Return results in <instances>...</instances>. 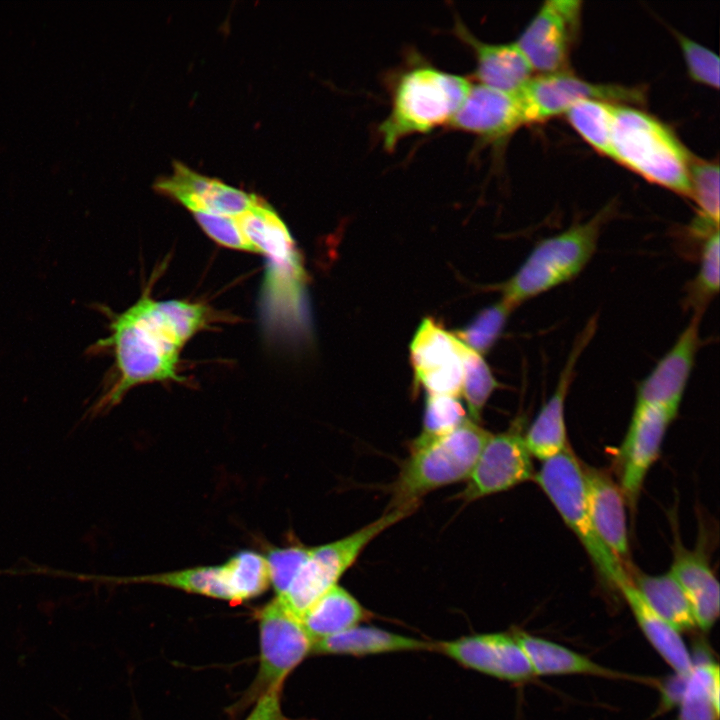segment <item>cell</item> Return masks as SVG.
Masks as SVG:
<instances>
[{
	"instance_id": "obj_38",
	"label": "cell",
	"mask_w": 720,
	"mask_h": 720,
	"mask_svg": "<svg viewBox=\"0 0 720 720\" xmlns=\"http://www.w3.org/2000/svg\"><path fill=\"white\" fill-rule=\"evenodd\" d=\"M281 691L282 686H277L262 695L245 720H303L289 718L283 713Z\"/></svg>"
},
{
	"instance_id": "obj_4",
	"label": "cell",
	"mask_w": 720,
	"mask_h": 720,
	"mask_svg": "<svg viewBox=\"0 0 720 720\" xmlns=\"http://www.w3.org/2000/svg\"><path fill=\"white\" fill-rule=\"evenodd\" d=\"M614 209L608 204L589 220L537 243L516 273L498 286L501 299L516 308L576 277L594 255Z\"/></svg>"
},
{
	"instance_id": "obj_33",
	"label": "cell",
	"mask_w": 720,
	"mask_h": 720,
	"mask_svg": "<svg viewBox=\"0 0 720 720\" xmlns=\"http://www.w3.org/2000/svg\"><path fill=\"white\" fill-rule=\"evenodd\" d=\"M719 243V229L704 238L698 273L688 288V303L694 309L693 314L703 315L707 304L718 293Z\"/></svg>"
},
{
	"instance_id": "obj_1",
	"label": "cell",
	"mask_w": 720,
	"mask_h": 720,
	"mask_svg": "<svg viewBox=\"0 0 720 720\" xmlns=\"http://www.w3.org/2000/svg\"><path fill=\"white\" fill-rule=\"evenodd\" d=\"M208 308L181 300L156 301L143 295L122 313L111 315L109 335L89 353L110 350L113 374L90 408L95 416L119 404L133 387L157 381H181L177 373L183 346L206 326Z\"/></svg>"
},
{
	"instance_id": "obj_31",
	"label": "cell",
	"mask_w": 720,
	"mask_h": 720,
	"mask_svg": "<svg viewBox=\"0 0 720 720\" xmlns=\"http://www.w3.org/2000/svg\"><path fill=\"white\" fill-rule=\"evenodd\" d=\"M463 344V343H462ZM462 392L469 419L480 423L482 411L499 383L483 356L462 345Z\"/></svg>"
},
{
	"instance_id": "obj_34",
	"label": "cell",
	"mask_w": 720,
	"mask_h": 720,
	"mask_svg": "<svg viewBox=\"0 0 720 720\" xmlns=\"http://www.w3.org/2000/svg\"><path fill=\"white\" fill-rule=\"evenodd\" d=\"M691 196L699 209L700 219L719 225L718 162L692 156L689 166Z\"/></svg>"
},
{
	"instance_id": "obj_24",
	"label": "cell",
	"mask_w": 720,
	"mask_h": 720,
	"mask_svg": "<svg viewBox=\"0 0 720 720\" xmlns=\"http://www.w3.org/2000/svg\"><path fill=\"white\" fill-rule=\"evenodd\" d=\"M435 645L372 626H354L314 642L315 654L364 656L397 651L433 649Z\"/></svg>"
},
{
	"instance_id": "obj_3",
	"label": "cell",
	"mask_w": 720,
	"mask_h": 720,
	"mask_svg": "<svg viewBox=\"0 0 720 720\" xmlns=\"http://www.w3.org/2000/svg\"><path fill=\"white\" fill-rule=\"evenodd\" d=\"M470 89L467 78L429 65L402 73L393 90L390 113L378 128L384 147L392 150L408 135L450 123Z\"/></svg>"
},
{
	"instance_id": "obj_15",
	"label": "cell",
	"mask_w": 720,
	"mask_h": 720,
	"mask_svg": "<svg viewBox=\"0 0 720 720\" xmlns=\"http://www.w3.org/2000/svg\"><path fill=\"white\" fill-rule=\"evenodd\" d=\"M702 316L692 315L674 345L640 382L635 403L660 406L677 416L701 344Z\"/></svg>"
},
{
	"instance_id": "obj_25",
	"label": "cell",
	"mask_w": 720,
	"mask_h": 720,
	"mask_svg": "<svg viewBox=\"0 0 720 720\" xmlns=\"http://www.w3.org/2000/svg\"><path fill=\"white\" fill-rule=\"evenodd\" d=\"M369 615L351 593L337 584L313 602L300 620L315 642L357 626Z\"/></svg>"
},
{
	"instance_id": "obj_20",
	"label": "cell",
	"mask_w": 720,
	"mask_h": 720,
	"mask_svg": "<svg viewBox=\"0 0 720 720\" xmlns=\"http://www.w3.org/2000/svg\"><path fill=\"white\" fill-rule=\"evenodd\" d=\"M454 31L474 52L475 76L480 84L505 92H518L534 76L530 63L516 42H483L461 20L455 22Z\"/></svg>"
},
{
	"instance_id": "obj_39",
	"label": "cell",
	"mask_w": 720,
	"mask_h": 720,
	"mask_svg": "<svg viewBox=\"0 0 720 720\" xmlns=\"http://www.w3.org/2000/svg\"><path fill=\"white\" fill-rule=\"evenodd\" d=\"M689 673H675L662 683L660 706L663 711L680 705L687 686Z\"/></svg>"
},
{
	"instance_id": "obj_16",
	"label": "cell",
	"mask_w": 720,
	"mask_h": 720,
	"mask_svg": "<svg viewBox=\"0 0 720 720\" xmlns=\"http://www.w3.org/2000/svg\"><path fill=\"white\" fill-rule=\"evenodd\" d=\"M435 648L465 667L499 679L522 682L535 676L517 639L505 633L464 636Z\"/></svg>"
},
{
	"instance_id": "obj_10",
	"label": "cell",
	"mask_w": 720,
	"mask_h": 720,
	"mask_svg": "<svg viewBox=\"0 0 720 720\" xmlns=\"http://www.w3.org/2000/svg\"><path fill=\"white\" fill-rule=\"evenodd\" d=\"M527 124L546 121L564 114L579 101L592 99L621 105L641 104L645 92L640 87L592 83L568 70L533 76L519 91Z\"/></svg>"
},
{
	"instance_id": "obj_8",
	"label": "cell",
	"mask_w": 720,
	"mask_h": 720,
	"mask_svg": "<svg viewBox=\"0 0 720 720\" xmlns=\"http://www.w3.org/2000/svg\"><path fill=\"white\" fill-rule=\"evenodd\" d=\"M260 658L256 677L235 707L244 709L277 686L312 652L301 620L275 597L257 611Z\"/></svg>"
},
{
	"instance_id": "obj_7",
	"label": "cell",
	"mask_w": 720,
	"mask_h": 720,
	"mask_svg": "<svg viewBox=\"0 0 720 720\" xmlns=\"http://www.w3.org/2000/svg\"><path fill=\"white\" fill-rule=\"evenodd\" d=\"M416 507L389 508L376 520L335 541L309 547L307 557L280 599L296 616L338 584L365 548L381 533L413 513Z\"/></svg>"
},
{
	"instance_id": "obj_11",
	"label": "cell",
	"mask_w": 720,
	"mask_h": 720,
	"mask_svg": "<svg viewBox=\"0 0 720 720\" xmlns=\"http://www.w3.org/2000/svg\"><path fill=\"white\" fill-rule=\"evenodd\" d=\"M582 2L547 0L516 43L533 71L550 74L567 70L580 26Z\"/></svg>"
},
{
	"instance_id": "obj_36",
	"label": "cell",
	"mask_w": 720,
	"mask_h": 720,
	"mask_svg": "<svg viewBox=\"0 0 720 720\" xmlns=\"http://www.w3.org/2000/svg\"><path fill=\"white\" fill-rule=\"evenodd\" d=\"M690 77L703 85L719 88V57L707 47L675 32Z\"/></svg>"
},
{
	"instance_id": "obj_23",
	"label": "cell",
	"mask_w": 720,
	"mask_h": 720,
	"mask_svg": "<svg viewBox=\"0 0 720 720\" xmlns=\"http://www.w3.org/2000/svg\"><path fill=\"white\" fill-rule=\"evenodd\" d=\"M617 589L625 598L642 632L660 656L675 673H689L693 666L692 657L679 632L654 612L630 578Z\"/></svg>"
},
{
	"instance_id": "obj_6",
	"label": "cell",
	"mask_w": 720,
	"mask_h": 720,
	"mask_svg": "<svg viewBox=\"0 0 720 720\" xmlns=\"http://www.w3.org/2000/svg\"><path fill=\"white\" fill-rule=\"evenodd\" d=\"M533 480L578 538L601 578L616 589L629 580L624 564L603 543L595 530L586 501L582 463L570 446L543 461Z\"/></svg>"
},
{
	"instance_id": "obj_29",
	"label": "cell",
	"mask_w": 720,
	"mask_h": 720,
	"mask_svg": "<svg viewBox=\"0 0 720 720\" xmlns=\"http://www.w3.org/2000/svg\"><path fill=\"white\" fill-rule=\"evenodd\" d=\"M615 105L587 99L577 102L564 113L570 125L590 146L611 159Z\"/></svg>"
},
{
	"instance_id": "obj_17",
	"label": "cell",
	"mask_w": 720,
	"mask_h": 720,
	"mask_svg": "<svg viewBox=\"0 0 720 720\" xmlns=\"http://www.w3.org/2000/svg\"><path fill=\"white\" fill-rule=\"evenodd\" d=\"M527 124L518 92H505L483 84H472L461 108L450 121L452 128L488 141L502 140Z\"/></svg>"
},
{
	"instance_id": "obj_32",
	"label": "cell",
	"mask_w": 720,
	"mask_h": 720,
	"mask_svg": "<svg viewBox=\"0 0 720 720\" xmlns=\"http://www.w3.org/2000/svg\"><path fill=\"white\" fill-rule=\"evenodd\" d=\"M514 309L509 303L500 299L482 309L467 325L452 333L469 349L484 356L501 336L507 319Z\"/></svg>"
},
{
	"instance_id": "obj_19",
	"label": "cell",
	"mask_w": 720,
	"mask_h": 720,
	"mask_svg": "<svg viewBox=\"0 0 720 720\" xmlns=\"http://www.w3.org/2000/svg\"><path fill=\"white\" fill-rule=\"evenodd\" d=\"M585 494L595 530L603 543L624 564L629 563L626 501L618 484L601 469L582 463Z\"/></svg>"
},
{
	"instance_id": "obj_37",
	"label": "cell",
	"mask_w": 720,
	"mask_h": 720,
	"mask_svg": "<svg viewBox=\"0 0 720 720\" xmlns=\"http://www.w3.org/2000/svg\"><path fill=\"white\" fill-rule=\"evenodd\" d=\"M193 215L203 231L219 245L256 253L254 247L242 233L235 217L206 212H195Z\"/></svg>"
},
{
	"instance_id": "obj_12",
	"label": "cell",
	"mask_w": 720,
	"mask_h": 720,
	"mask_svg": "<svg viewBox=\"0 0 720 720\" xmlns=\"http://www.w3.org/2000/svg\"><path fill=\"white\" fill-rule=\"evenodd\" d=\"M532 455L518 430L490 434L457 499L468 504L533 480Z\"/></svg>"
},
{
	"instance_id": "obj_35",
	"label": "cell",
	"mask_w": 720,
	"mask_h": 720,
	"mask_svg": "<svg viewBox=\"0 0 720 720\" xmlns=\"http://www.w3.org/2000/svg\"><path fill=\"white\" fill-rule=\"evenodd\" d=\"M309 547L292 545L271 549L265 557L269 581L276 597H282L305 561Z\"/></svg>"
},
{
	"instance_id": "obj_2",
	"label": "cell",
	"mask_w": 720,
	"mask_h": 720,
	"mask_svg": "<svg viewBox=\"0 0 720 720\" xmlns=\"http://www.w3.org/2000/svg\"><path fill=\"white\" fill-rule=\"evenodd\" d=\"M613 160L646 180L691 196L692 155L672 130L650 114L616 104L612 130Z\"/></svg>"
},
{
	"instance_id": "obj_26",
	"label": "cell",
	"mask_w": 720,
	"mask_h": 720,
	"mask_svg": "<svg viewBox=\"0 0 720 720\" xmlns=\"http://www.w3.org/2000/svg\"><path fill=\"white\" fill-rule=\"evenodd\" d=\"M627 571L642 597L666 623L678 632L696 627L687 597L670 570L649 575L629 566Z\"/></svg>"
},
{
	"instance_id": "obj_18",
	"label": "cell",
	"mask_w": 720,
	"mask_h": 720,
	"mask_svg": "<svg viewBox=\"0 0 720 720\" xmlns=\"http://www.w3.org/2000/svg\"><path fill=\"white\" fill-rule=\"evenodd\" d=\"M596 328V319H591L577 336L553 394L544 403L524 435L532 457L542 462L558 455L569 445L565 425V400L574 379L578 359L592 339Z\"/></svg>"
},
{
	"instance_id": "obj_28",
	"label": "cell",
	"mask_w": 720,
	"mask_h": 720,
	"mask_svg": "<svg viewBox=\"0 0 720 720\" xmlns=\"http://www.w3.org/2000/svg\"><path fill=\"white\" fill-rule=\"evenodd\" d=\"M719 719V666L709 660L693 664L677 720Z\"/></svg>"
},
{
	"instance_id": "obj_14",
	"label": "cell",
	"mask_w": 720,
	"mask_h": 720,
	"mask_svg": "<svg viewBox=\"0 0 720 720\" xmlns=\"http://www.w3.org/2000/svg\"><path fill=\"white\" fill-rule=\"evenodd\" d=\"M462 343L433 318L426 317L410 343L415 386L426 395L459 397L462 392Z\"/></svg>"
},
{
	"instance_id": "obj_5",
	"label": "cell",
	"mask_w": 720,
	"mask_h": 720,
	"mask_svg": "<svg viewBox=\"0 0 720 720\" xmlns=\"http://www.w3.org/2000/svg\"><path fill=\"white\" fill-rule=\"evenodd\" d=\"M490 434L468 419L448 435L410 450L389 488L391 500L387 509L417 507L429 492L466 481Z\"/></svg>"
},
{
	"instance_id": "obj_22",
	"label": "cell",
	"mask_w": 720,
	"mask_h": 720,
	"mask_svg": "<svg viewBox=\"0 0 720 720\" xmlns=\"http://www.w3.org/2000/svg\"><path fill=\"white\" fill-rule=\"evenodd\" d=\"M670 572L687 597L696 626L704 631L711 629L719 617L720 588L707 559L676 541Z\"/></svg>"
},
{
	"instance_id": "obj_30",
	"label": "cell",
	"mask_w": 720,
	"mask_h": 720,
	"mask_svg": "<svg viewBox=\"0 0 720 720\" xmlns=\"http://www.w3.org/2000/svg\"><path fill=\"white\" fill-rule=\"evenodd\" d=\"M468 419L459 397L426 395L422 428L410 441L409 451L448 435Z\"/></svg>"
},
{
	"instance_id": "obj_27",
	"label": "cell",
	"mask_w": 720,
	"mask_h": 720,
	"mask_svg": "<svg viewBox=\"0 0 720 720\" xmlns=\"http://www.w3.org/2000/svg\"><path fill=\"white\" fill-rule=\"evenodd\" d=\"M529 663L534 675L588 674L601 677H621L589 658L570 650L562 645L519 633L515 636Z\"/></svg>"
},
{
	"instance_id": "obj_21",
	"label": "cell",
	"mask_w": 720,
	"mask_h": 720,
	"mask_svg": "<svg viewBox=\"0 0 720 720\" xmlns=\"http://www.w3.org/2000/svg\"><path fill=\"white\" fill-rule=\"evenodd\" d=\"M239 227L257 254L271 262V272L302 275L304 270L296 246L285 223L263 199L235 217Z\"/></svg>"
},
{
	"instance_id": "obj_9",
	"label": "cell",
	"mask_w": 720,
	"mask_h": 720,
	"mask_svg": "<svg viewBox=\"0 0 720 720\" xmlns=\"http://www.w3.org/2000/svg\"><path fill=\"white\" fill-rule=\"evenodd\" d=\"M124 581L161 585L231 604L258 597L270 585L265 557L251 550L239 551L220 565L136 576Z\"/></svg>"
},
{
	"instance_id": "obj_13",
	"label": "cell",
	"mask_w": 720,
	"mask_h": 720,
	"mask_svg": "<svg viewBox=\"0 0 720 720\" xmlns=\"http://www.w3.org/2000/svg\"><path fill=\"white\" fill-rule=\"evenodd\" d=\"M675 417L660 406L635 403L616 456L619 487L631 510L638 503L646 475L657 460L666 431Z\"/></svg>"
}]
</instances>
